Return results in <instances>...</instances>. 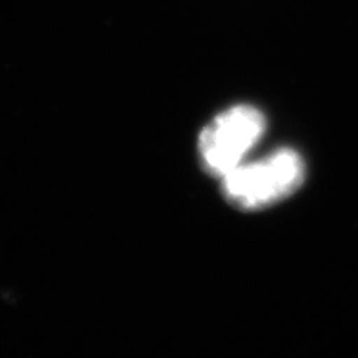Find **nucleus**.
Returning a JSON list of instances; mask_svg holds the SVG:
<instances>
[{
  "label": "nucleus",
  "mask_w": 358,
  "mask_h": 358,
  "mask_svg": "<svg viewBox=\"0 0 358 358\" xmlns=\"http://www.w3.org/2000/svg\"><path fill=\"white\" fill-rule=\"evenodd\" d=\"M266 131L263 112L250 105L221 112L200 133L199 157L206 173L222 178L242 164Z\"/></svg>",
  "instance_id": "2"
},
{
  "label": "nucleus",
  "mask_w": 358,
  "mask_h": 358,
  "mask_svg": "<svg viewBox=\"0 0 358 358\" xmlns=\"http://www.w3.org/2000/svg\"><path fill=\"white\" fill-rule=\"evenodd\" d=\"M306 176L301 155L281 148L262 160L239 164L221 178V189L230 205L241 210H262L294 194Z\"/></svg>",
  "instance_id": "1"
}]
</instances>
